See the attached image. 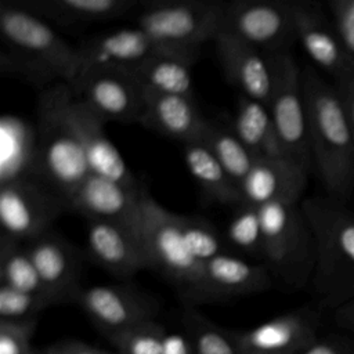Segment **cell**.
Masks as SVG:
<instances>
[{
    "instance_id": "6da1fadb",
    "label": "cell",
    "mask_w": 354,
    "mask_h": 354,
    "mask_svg": "<svg viewBox=\"0 0 354 354\" xmlns=\"http://www.w3.org/2000/svg\"><path fill=\"white\" fill-rule=\"evenodd\" d=\"M0 37V65L6 72L43 88L73 79L77 46L18 1H1Z\"/></svg>"
},
{
    "instance_id": "7a4b0ae2",
    "label": "cell",
    "mask_w": 354,
    "mask_h": 354,
    "mask_svg": "<svg viewBox=\"0 0 354 354\" xmlns=\"http://www.w3.org/2000/svg\"><path fill=\"white\" fill-rule=\"evenodd\" d=\"M311 159L329 196L344 202L354 189V134L335 86L314 68L301 69Z\"/></svg>"
},
{
    "instance_id": "3957f363",
    "label": "cell",
    "mask_w": 354,
    "mask_h": 354,
    "mask_svg": "<svg viewBox=\"0 0 354 354\" xmlns=\"http://www.w3.org/2000/svg\"><path fill=\"white\" fill-rule=\"evenodd\" d=\"M73 93L66 83L41 90L36 115L35 177L68 202L90 174L73 119Z\"/></svg>"
},
{
    "instance_id": "277c9868",
    "label": "cell",
    "mask_w": 354,
    "mask_h": 354,
    "mask_svg": "<svg viewBox=\"0 0 354 354\" xmlns=\"http://www.w3.org/2000/svg\"><path fill=\"white\" fill-rule=\"evenodd\" d=\"M300 206L315 243L313 290L336 308L354 300V214L332 196L307 198Z\"/></svg>"
},
{
    "instance_id": "5b68a950",
    "label": "cell",
    "mask_w": 354,
    "mask_h": 354,
    "mask_svg": "<svg viewBox=\"0 0 354 354\" xmlns=\"http://www.w3.org/2000/svg\"><path fill=\"white\" fill-rule=\"evenodd\" d=\"M134 227L149 268L174 283L188 301H198L203 264L188 250L180 214L163 207L145 188Z\"/></svg>"
},
{
    "instance_id": "8992f818",
    "label": "cell",
    "mask_w": 354,
    "mask_h": 354,
    "mask_svg": "<svg viewBox=\"0 0 354 354\" xmlns=\"http://www.w3.org/2000/svg\"><path fill=\"white\" fill-rule=\"evenodd\" d=\"M259 209L266 267L286 285L303 288L313 278L315 243L301 206L295 202H272Z\"/></svg>"
},
{
    "instance_id": "52a82bcc",
    "label": "cell",
    "mask_w": 354,
    "mask_h": 354,
    "mask_svg": "<svg viewBox=\"0 0 354 354\" xmlns=\"http://www.w3.org/2000/svg\"><path fill=\"white\" fill-rule=\"evenodd\" d=\"M225 1L155 0L140 3L137 24L163 47L198 50L221 29Z\"/></svg>"
},
{
    "instance_id": "ba28073f",
    "label": "cell",
    "mask_w": 354,
    "mask_h": 354,
    "mask_svg": "<svg viewBox=\"0 0 354 354\" xmlns=\"http://www.w3.org/2000/svg\"><path fill=\"white\" fill-rule=\"evenodd\" d=\"M68 202L35 176L0 184L1 238L18 243L51 230Z\"/></svg>"
},
{
    "instance_id": "9c48e42d",
    "label": "cell",
    "mask_w": 354,
    "mask_h": 354,
    "mask_svg": "<svg viewBox=\"0 0 354 354\" xmlns=\"http://www.w3.org/2000/svg\"><path fill=\"white\" fill-rule=\"evenodd\" d=\"M274 83L267 108L285 153L307 167L313 162L301 69L289 51L270 54Z\"/></svg>"
},
{
    "instance_id": "30bf717a",
    "label": "cell",
    "mask_w": 354,
    "mask_h": 354,
    "mask_svg": "<svg viewBox=\"0 0 354 354\" xmlns=\"http://www.w3.org/2000/svg\"><path fill=\"white\" fill-rule=\"evenodd\" d=\"M220 30L268 55L289 51V46L296 40L292 1H228L224 4Z\"/></svg>"
},
{
    "instance_id": "8fae6325",
    "label": "cell",
    "mask_w": 354,
    "mask_h": 354,
    "mask_svg": "<svg viewBox=\"0 0 354 354\" xmlns=\"http://www.w3.org/2000/svg\"><path fill=\"white\" fill-rule=\"evenodd\" d=\"M73 95L105 123H138L145 91L130 71L90 68L77 72L68 83Z\"/></svg>"
},
{
    "instance_id": "7c38bea8",
    "label": "cell",
    "mask_w": 354,
    "mask_h": 354,
    "mask_svg": "<svg viewBox=\"0 0 354 354\" xmlns=\"http://www.w3.org/2000/svg\"><path fill=\"white\" fill-rule=\"evenodd\" d=\"M51 306L76 303L83 254L53 228L25 243Z\"/></svg>"
},
{
    "instance_id": "4fadbf2b",
    "label": "cell",
    "mask_w": 354,
    "mask_h": 354,
    "mask_svg": "<svg viewBox=\"0 0 354 354\" xmlns=\"http://www.w3.org/2000/svg\"><path fill=\"white\" fill-rule=\"evenodd\" d=\"M76 304L106 336L141 322L155 319L152 297L127 285H95L82 288Z\"/></svg>"
},
{
    "instance_id": "5bb4252c",
    "label": "cell",
    "mask_w": 354,
    "mask_h": 354,
    "mask_svg": "<svg viewBox=\"0 0 354 354\" xmlns=\"http://www.w3.org/2000/svg\"><path fill=\"white\" fill-rule=\"evenodd\" d=\"M318 326L315 311L299 308L234 332V337L241 354H303L318 340Z\"/></svg>"
},
{
    "instance_id": "9a60e30c",
    "label": "cell",
    "mask_w": 354,
    "mask_h": 354,
    "mask_svg": "<svg viewBox=\"0 0 354 354\" xmlns=\"http://www.w3.org/2000/svg\"><path fill=\"white\" fill-rule=\"evenodd\" d=\"M145 188L127 185L90 173L68 199V210L87 221H108L136 225Z\"/></svg>"
},
{
    "instance_id": "2e32d148",
    "label": "cell",
    "mask_w": 354,
    "mask_h": 354,
    "mask_svg": "<svg viewBox=\"0 0 354 354\" xmlns=\"http://www.w3.org/2000/svg\"><path fill=\"white\" fill-rule=\"evenodd\" d=\"M213 43L223 73L239 95L267 105L274 83L271 57L223 30Z\"/></svg>"
},
{
    "instance_id": "e0dca14e",
    "label": "cell",
    "mask_w": 354,
    "mask_h": 354,
    "mask_svg": "<svg viewBox=\"0 0 354 354\" xmlns=\"http://www.w3.org/2000/svg\"><path fill=\"white\" fill-rule=\"evenodd\" d=\"M86 256L120 279L149 268L136 227L118 223L87 221Z\"/></svg>"
},
{
    "instance_id": "ac0fdd59",
    "label": "cell",
    "mask_w": 354,
    "mask_h": 354,
    "mask_svg": "<svg viewBox=\"0 0 354 354\" xmlns=\"http://www.w3.org/2000/svg\"><path fill=\"white\" fill-rule=\"evenodd\" d=\"M308 169L290 158L256 159L239 184L242 203L256 207L272 202L299 203Z\"/></svg>"
},
{
    "instance_id": "d6986e66",
    "label": "cell",
    "mask_w": 354,
    "mask_h": 354,
    "mask_svg": "<svg viewBox=\"0 0 354 354\" xmlns=\"http://www.w3.org/2000/svg\"><path fill=\"white\" fill-rule=\"evenodd\" d=\"M162 47L138 26L108 30L77 44L75 75L90 68L131 71Z\"/></svg>"
},
{
    "instance_id": "ffe728a7",
    "label": "cell",
    "mask_w": 354,
    "mask_h": 354,
    "mask_svg": "<svg viewBox=\"0 0 354 354\" xmlns=\"http://www.w3.org/2000/svg\"><path fill=\"white\" fill-rule=\"evenodd\" d=\"M272 275L266 264L250 263L228 252L203 264V278L198 301L227 300L267 290Z\"/></svg>"
},
{
    "instance_id": "44dd1931",
    "label": "cell",
    "mask_w": 354,
    "mask_h": 354,
    "mask_svg": "<svg viewBox=\"0 0 354 354\" xmlns=\"http://www.w3.org/2000/svg\"><path fill=\"white\" fill-rule=\"evenodd\" d=\"M296 40L313 62L328 72L336 82L351 65L343 51L333 24L315 4L292 1Z\"/></svg>"
},
{
    "instance_id": "7402d4cb",
    "label": "cell",
    "mask_w": 354,
    "mask_h": 354,
    "mask_svg": "<svg viewBox=\"0 0 354 354\" xmlns=\"http://www.w3.org/2000/svg\"><path fill=\"white\" fill-rule=\"evenodd\" d=\"M207 120L194 95L145 91L138 123L184 145L201 140Z\"/></svg>"
},
{
    "instance_id": "603a6c76",
    "label": "cell",
    "mask_w": 354,
    "mask_h": 354,
    "mask_svg": "<svg viewBox=\"0 0 354 354\" xmlns=\"http://www.w3.org/2000/svg\"><path fill=\"white\" fill-rule=\"evenodd\" d=\"M72 111L90 173L127 185H137L138 183L122 153L108 138L104 129L105 122L76 97Z\"/></svg>"
},
{
    "instance_id": "cb8c5ba5",
    "label": "cell",
    "mask_w": 354,
    "mask_h": 354,
    "mask_svg": "<svg viewBox=\"0 0 354 354\" xmlns=\"http://www.w3.org/2000/svg\"><path fill=\"white\" fill-rule=\"evenodd\" d=\"M198 53L162 47L130 72L145 91L194 95L192 66Z\"/></svg>"
},
{
    "instance_id": "d4e9b609",
    "label": "cell",
    "mask_w": 354,
    "mask_h": 354,
    "mask_svg": "<svg viewBox=\"0 0 354 354\" xmlns=\"http://www.w3.org/2000/svg\"><path fill=\"white\" fill-rule=\"evenodd\" d=\"M18 3L46 21L65 26L113 21L140 7L136 0H25Z\"/></svg>"
},
{
    "instance_id": "484cf974",
    "label": "cell",
    "mask_w": 354,
    "mask_h": 354,
    "mask_svg": "<svg viewBox=\"0 0 354 354\" xmlns=\"http://www.w3.org/2000/svg\"><path fill=\"white\" fill-rule=\"evenodd\" d=\"M231 126L254 159L289 158L279 142L266 104L239 95Z\"/></svg>"
},
{
    "instance_id": "4316f807",
    "label": "cell",
    "mask_w": 354,
    "mask_h": 354,
    "mask_svg": "<svg viewBox=\"0 0 354 354\" xmlns=\"http://www.w3.org/2000/svg\"><path fill=\"white\" fill-rule=\"evenodd\" d=\"M36 127L15 115L0 119V184L35 176Z\"/></svg>"
},
{
    "instance_id": "83f0119b",
    "label": "cell",
    "mask_w": 354,
    "mask_h": 354,
    "mask_svg": "<svg viewBox=\"0 0 354 354\" xmlns=\"http://www.w3.org/2000/svg\"><path fill=\"white\" fill-rule=\"evenodd\" d=\"M185 166L209 202L241 205L239 185L201 140L183 145Z\"/></svg>"
},
{
    "instance_id": "f1b7e54d",
    "label": "cell",
    "mask_w": 354,
    "mask_h": 354,
    "mask_svg": "<svg viewBox=\"0 0 354 354\" xmlns=\"http://www.w3.org/2000/svg\"><path fill=\"white\" fill-rule=\"evenodd\" d=\"M201 141L206 144L225 171L239 185L256 159L235 134L232 126L207 120Z\"/></svg>"
},
{
    "instance_id": "f546056e",
    "label": "cell",
    "mask_w": 354,
    "mask_h": 354,
    "mask_svg": "<svg viewBox=\"0 0 354 354\" xmlns=\"http://www.w3.org/2000/svg\"><path fill=\"white\" fill-rule=\"evenodd\" d=\"M0 283L47 299L25 243L0 239Z\"/></svg>"
},
{
    "instance_id": "4dcf8cb0",
    "label": "cell",
    "mask_w": 354,
    "mask_h": 354,
    "mask_svg": "<svg viewBox=\"0 0 354 354\" xmlns=\"http://www.w3.org/2000/svg\"><path fill=\"white\" fill-rule=\"evenodd\" d=\"M183 324L194 354H241L234 333L216 325L196 310L187 307Z\"/></svg>"
},
{
    "instance_id": "1f68e13d",
    "label": "cell",
    "mask_w": 354,
    "mask_h": 354,
    "mask_svg": "<svg viewBox=\"0 0 354 354\" xmlns=\"http://www.w3.org/2000/svg\"><path fill=\"white\" fill-rule=\"evenodd\" d=\"M225 242L234 249L252 256L263 253V230L260 209L241 203L225 230Z\"/></svg>"
},
{
    "instance_id": "d6a6232c",
    "label": "cell",
    "mask_w": 354,
    "mask_h": 354,
    "mask_svg": "<svg viewBox=\"0 0 354 354\" xmlns=\"http://www.w3.org/2000/svg\"><path fill=\"white\" fill-rule=\"evenodd\" d=\"M180 224L188 250L201 264L227 252L225 238L206 218L180 214Z\"/></svg>"
},
{
    "instance_id": "836d02e7",
    "label": "cell",
    "mask_w": 354,
    "mask_h": 354,
    "mask_svg": "<svg viewBox=\"0 0 354 354\" xmlns=\"http://www.w3.org/2000/svg\"><path fill=\"white\" fill-rule=\"evenodd\" d=\"M167 333L162 324L152 319L111 335L108 340L118 354H162Z\"/></svg>"
},
{
    "instance_id": "e575fe53",
    "label": "cell",
    "mask_w": 354,
    "mask_h": 354,
    "mask_svg": "<svg viewBox=\"0 0 354 354\" xmlns=\"http://www.w3.org/2000/svg\"><path fill=\"white\" fill-rule=\"evenodd\" d=\"M50 306V301L44 296L18 290L0 283V321H37L39 313Z\"/></svg>"
},
{
    "instance_id": "d590c367",
    "label": "cell",
    "mask_w": 354,
    "mask_h": 354,
    "mask_svg": "<svg viewBox=\"0 0 354 354\" xmlns=\"http://www.w3.org/2000/svg\"><path fill=\"white\" fill-rule=\"evenodd\" d=\"M328 6L343 51L354 66V0H330Z\"/></svg>"
},
{
    "instance_id": "8d00e7d4",
    "label": "cell",
    "mask_w": 354,
    "mask_h": 354,
    "mask_svg": "<svg viewBox=\"0 0 354 354\" xmlns=\"http://www.w3.org/2000/svg\"><path fill=\"white\" fill-rule=\"evenodd\" d=\"M36 321L6 322L0 321V354H35L32 336Z\"/></svg>"
},
{
    "instance_id": "74e56055",
    "label": "cell",
    "mask_w": 354,
    "mask_h": 354,
    "mask_svg": "<svg viewBox=\"0 0 354 354\" xmlns=\"http://www.w3.org/2000/svg\"><path fill=\"white\" fill-rule=\"evenodd\" d=\"M303 354H354V340L347 336L328 335L318 337Z\"/></svg>"
},
{
    "instance_id": "f35d334b",
    "label": "cell",
    "mask_w": 354,
    "mask_h": 354,
    "mask_svg": "<svg viewBox=\"0 0 354 354\" xmlns=\"http://www.w3.org/2000/svg\"><path fill=\"white\" fill-rule=\"evenodd\" d=\"M335 87L354 134V66H351V69L336 82Z\"/></svg>"
},
{
    "instance_id": "ab89813d",
    "label": "cell",
    "mask_w": 354,
    "mask_h": 354,
    "mask_svg": "<svg viewBox=\"0 0 354 354\" xmlns=\"http://www.w3.org/2000/svg\"><path fill=\"white\" fill-rule=\"evenodd\" d=\"M43 354H112L80 340H62L43 350Z\"/></svg>"
},
{
    "instance_id": "60d3db41",
    "label": "cell",
    "mask_w": 354,
    "mask_h": 354,
    "mask_svg": "<svg viewBox=\"0 0 354 354\" xmlns=\"http://www.w3.org/2000/svg\"><path fill=\"white\" fill-rule=\"evenodd\" d=\"M162 354H194V350L185 335L167 333Z\"/></svg>"
},
{
    "instance_id": "b9f144b4",
    "label": "cell",
    "mask_w": 354,
    "mask_h": 354,
    "mask_svg": "<svg viewBox=\"0 0 354 354\" xmlns=\"http://www.w3.org/2000/svg\"><path fill=\"white\" fill-rule=\"evenodd\" d=\"M333 319L339 328L354 335V300L336 307Z\"/></svg>"
},
{
    "instance_id": "7bdbcfd3",
    "label": "cell",
    "mask_w": 354,
    "mask_h": 354,
    "mask_svg": "<svg viewBox=\"0 0 354 354\" xmlns=\"http://www.w3.org/2000/svg\"><path fill=\"white\" fill-rule=\"evenodd\" d=\"M35 354H43V351H35Z\"/></svg>"
}]
</instances>
